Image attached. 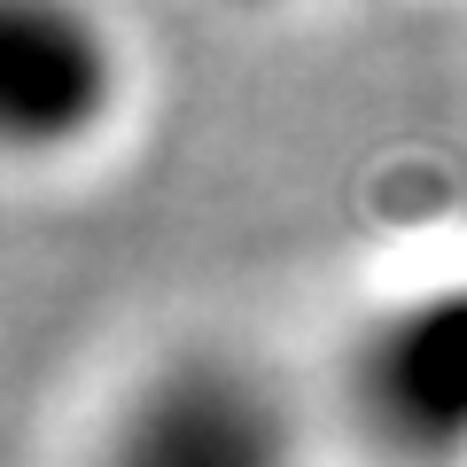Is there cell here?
<instances>
[{
    "instance_id": "1",
    "label": "cell",
    "mask_w": 467,
    "mask_h": 467,
    "mask_svg": "<svg viewBox=\"0 0 467 467\" xmlns=\"http://www.w3.org/2000/svg\"><path fill=\"white\" fill-rule=\"evenodd\" d=\"M288 405L242 358H171L117 398L94 467H288Z\"/></svg>"
},
{
    "instance_id": "2",
    "label": "cell",
    "mask_w": 467,
    "mask_h": 467,
    "mask_svg": "<svg viewBox=\"0 0 467 467\" xmlns=\"http://www.w3.org/2000/svg\"><path fill=\"white\" fill-rule=\"evenodd\" d=\"M117 109V47L78 0H8V133L24 156L78 149Z\"/></svg>"
}]
</instances>
